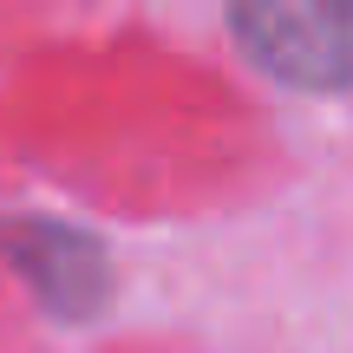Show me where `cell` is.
I'll return each mask as SVG.
<instances>
[{
	"label": "cell",
	"instance_id": "1",
	"mask_svg": "<svg viewBox=\"0 0 353 353\" xmlns=\"http://www.w3.org/2000/svg\"><path fill=\"white\" fill-rule=\"evenodd\" d=\"M229 26L242 52L281 85H353V0H229Z\"/></svg>",
	"mask_w": 353,
	"mask_h": 353
},
{
	"label": "cell",
	"instance_id": "2",
	"mask_svg": "<svg viewBox=\"0 0 353 353\" xmlns=\"http://www.w3.org/2000/svg\"><path fill=\"white\" fill-rule=\"evenodd\" d=\"M0 249L7 262L26 275V288L39 294V307L59 321H92L112 294V268H105V249L72 223H0Z\"/></svg>",
	"mask_w": 353,
	"mask_h": 353
}]
</instances>
